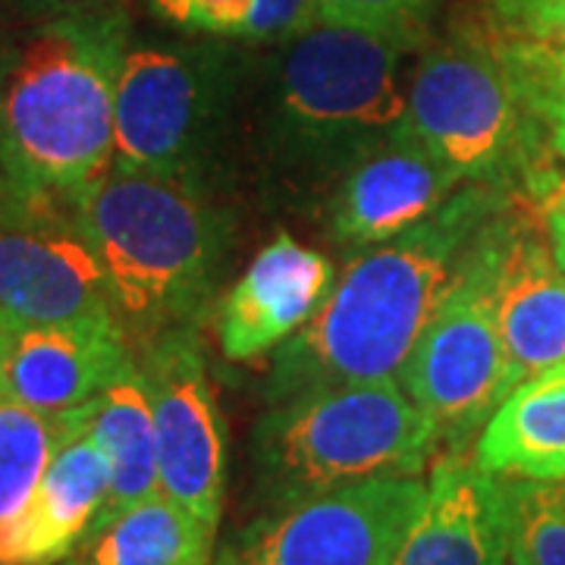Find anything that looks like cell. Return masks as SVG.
I'll list each match as a JSON object with an SVG mask.
<instances>
[{"mask_svg": "<svg viewBox=\"0 0 565 565\" xmlns=\"http://www.w3.org/2000/svg\"><path fill=\"white\" fill-rule=\"evenodd\" d=\"M478 245L399 371L405 393L434 422L449 449H462L481 434L515 386Z\"/></svg>", "mask_w": 565, "mask_h": 565, "instance_id": "obj_7", "label": "cell"}, {"mask_svg": "<svg viewBox=\"0 0 565 565\" xmlns=\"http://www.w3.org/2000/svg\"><path fill=\"white\" fill-rule=\"evenodd\" d=\"M221 88L223 61L211 47L129 44L114 98L110 167L189 182Z\"/></svg>", "mask_w": 565, "mask_h": 565, "instance_id": "obj_8", "label": "cell"}, {"mask_svg": "<svg viewBox=\"0 0 565 565\" xmlns=\"http://www.w3.org/2000/svg\"><path fill=\"white\" fill-rule=\"evenodd\" d=\"M79 412L85 430L102 446L110 462V493L98 519L102 525L104 519L161 493L154 415H151L139 362L107 390H102L92 403L82 405Z\"/></svg>", "mask_w": 565, "mask_h": 565, "instance_id": "obj_19", "label": "cell"}, {"mask_svg": "<svg viewBox=\"0 0 565 565\" xmlns=\"http://www.w3.org/2000/svg\"><path fill=\"white\" fill-rule=\"evenodd\" d=\"M493 318L515 386L565 364V270L527 233H484L478 245Z\"/></svg>", "mask_w": 565, "mask_h": 565, "instance_id": "obj_13", "label": "cell"}, {"mask_svg": "<svg viewBox=\"0 0 565 565\" xmlns=\"http://www.w3.org/2000/svg\"><path fill=\"white\" fill-rule=\"evenodd\" d=\"M424 500L422 475L323 490L258 515L211 565H393Z\"/></svg>", "mask_w": 565, "mask_h": 565, "instance_id": "obj_6", "label": "cell"}, {"mask_svg": "<svg viewBox=\"0 0 565 565\" xmlns=\"http://www.w3.org/2000/svg\"><path fill=\"white\" fill-rule=\"evenodd\" d=\"M110 493V462L82 424V412H70L54 459L29 500L0 522V565L66 563L98 525Z\"/></svg>", "mask_w": 565, "mask_h": 565, "instance_id": "obj_12", "label": "cell"}, {"mask_svg": "<svg viewBox=\"0 0 565 565\" xmlns=\"http://www.w3.org/2000/svg\"><path fill=\"white\" fill-rule=\"evenodd\" d=\"M475 465L497 478L565 481V364L512 386L475 440Z\"/></svg>", "mask_w": 565, "mask_h": 565, "instance_id": "obj_18", "label": "cell"}, {"mask_svg": "<svg viewBox=\"0 0 565 565\" xmlns=\"http://www.w3.org/2000/svg\"><path fill=\"white\" fill-rule=\"evenodd\" d=\"M456 180L412 132L371 151L345 170L337 189L330 226L333 236L352 248H371L403 236L452 195Z\"/></svg>", "mask_w": 565, "mask_h": 565, "instance_id": "obj_16", "label": "cell"}, {"mask_svg": "<svg viewBox=\"0 0 565 565\" xmlns=\"http://www.w3.org/2000/svg\"><path fill=\"white\" fill-rule=\"evenodd\" d=\"M167 22L217 39L289 41L321 22L315 0H151Z\"/></svg>", "mask_w": 565, "mask_h": 565, "instance_id": "obj_21", "label": "cell"}, {"mask_svg": "<svg viewBox=\"0 0 565 565\" xmlns=\"http://www.w3.org/2000/svg\"><path fill=\"white\" fill-rule=\"evenodd\" d=\"M500 10L565 57V0H500Z\"/></svg>", "mask_w": 565, "mask_h": 565, "instance_id": "obj_25", "label": "cell"}, {"mask_svg": "<svg viewBox=\"0 0 565 565\" xmlns=\"http://www.w3.org/2000/svg\"><path fill=\"white\" fill-rule=\"evenodd\" d=\"M280 44L274 132L282 154L349 170L408 132L399 76L408 44L323 20Z\"/></svg>", "mask_w": 565, "mask_h": 565, "instance_id": "obj_5", "label": "cell"}, {"mask_svg": "<svg viewBox=\"0 0 565 565\" xmlns=\"http://www.w3.org/2000/svg\"><path fill=\"white\" fill-rule=\"evenodd\" d=\"M217 527L154 493L104 519L66 565H211Z\"/></svg>", "mask_w": 565, "mask_h": 565, "instance_id": "obj_20", "label": "cell"}, {"mask_svg": "<svg viewBox=\"0 0 565 565\" xmlns=\"http://www.w3.org/2000/svg\"><path fill=\"white\" fill-rule=\"evenodd\" d=\"M7 345H10V327L0 321V403L7 399Z\"/></svg>", "mask_w": 565, "mask_h": 565, "instance_id": "obj_29", "label": "cell"}, {"mask_svg": "<svg viewBox=\"0 0 565 565\" xmlns=\"http://www.w3.org/2000/svg\"><path fill=\"white\" fill-rule=\"evenodd\" d=\"M126 10L22 22L0 35V185L73 195L114 158Z\"/></svg>", "mask_w": 565, "mask_h": 565, "instance_id": "obj_2", "label": "cell"}, {"mask_svg": "<svg viewBox=\"0 0 565 565\" xmlns=\"http://www.w3.org/2000/svg\"><path fill=\"white\" fill-rule=\"evenodd\" d=\"M122 327L173 330L207 296L221 226L192 182L107 167L66 195Z\"/></svg>", "mask_w": 565, "mask_h": 565, "instance_id": "obj_3", "label": "cell"}, {"mask_svg": "<svg viewBox=\"0 0 565 565\" xmlns=\"http://www.w3.org/2000/svg\"><path fill=\"white\" fill-rule=\"evenodd\" d=\"M95 318L117 308L70 202L0 185V321L17 330Z\"/></svg>", "mask_w": 565, "mask_h": 565, "instance_id": "obj_9", "label": "cell"}, {"mask_svg": "<svg viewBox=\"0 0 565 565\" xmlns=\"http://www.w3.org/2000/svg\"><path fill=\"white\" fill-rule=\"evenodd\" d=\"M408 132L456 180H481L503 163L515 136V85L481 39L456 35L424 51L405 88Z\"/></svg>", "mask_w": 565, "mask_h": 565, "instance_id": "obj_10", "label": "cell"}, {"mask_svg": "<svg viewBox=\"0 0 565 565\" xmlns=\"http://www.w3.org/2000/svg\"><path fill=\"white\" fill-rule=\"evenodd\" d=\"M333 286V262L289 233L258 252L217 311L223 359L252 362L296 337Z\"/></svg>", "mask_w": 565, "mask_h": 565, "instance_id": "obj_15", "label": "cell"}, {"mask_svg": "<svg viewBox=\"0 0 565 565\" xmlns=\"http://www.w3.org/2000/svg\"><path fill=\"white\" fill-rule=\"evenodd\" d=\"M487 214L484 192L462 189L427 221L349 262L315 318L280 345L267 377L270 405L323 386L399 381L422 330L484 236Z\"/></svg>", "mask_w": 565, "mask_h": 565, "instance_id": "obj_1", "label": "cell"}, {"mask_svg": "<svg viewBox=\"0 0 565 565\" xmlns=\"http://www.w3.org/2000/svg\"><path fill=\"white\" fill-rule=\"evenodd\" d=\"M139 371L154 415L161 493L217 527L226 484V446L202 345L185 327L163 330L145 345Z\"/></svg>", "mask_w": 565, "mask_h": 565, "instance_id": "obj_11", "label": "cell"}, {"mask_svg": "<svg viewBox=\"0 0 565 565\" xmlns=\"http://www.w3.org/2000/svg\"><path fill=\"white\" fill-rule=\"evenodd\" d=\"M323 22L355 25L377 35L403 41L408 47L422 44L430 20L444 0H315Z\"/></svg>", "mask_w": 565, "mask_h": 565, "instance_id": "obj_24", "label": "cell"}, {"mask_svg": "<svg viewBox=\"0 0 565 565\" xmlns=\"http://www.w3.org/2000/svg\"><path fill=\"white\" fill-rule=\"evenodd\" d=\"M126 0H0L10 13L20 20H57V17H76V13H102V10H126Z\"/></svg>", "mask_w": 565, "mask_h": 565, "instance_id": "obj_26", "label": "cell"}, {"mask_svg": "<svg viewBox=\"0 0 565 565\" xmlns=\"http://www.w3.org/2000/svg\"><path fill=\"white\" fill-rule=\"evenodd\" d=\"M553 73H550V88H546V102H550V114H553V122H556V136H559V145L565 148V57L563 54H553Z\"/></svg>", "mask_w": 565, "mask_h": 565, "instance_id": "obj_27", "label": "cell"}, {"mask_svg": "<svg viewBox=\"0 0 565 565\" xmlns=\"http://www.w3.org/2000/svg\"><path fill=\"white\" fill-rule=\"evenodd\" d=\"M440 434L399 381L299 393L255 427V478L267 505H286L371 478L422 475Z\"/></svg>", "mask_w": 565, "mask_h": 565, "instance_id": "obj_4", "label": "cell"}, {"mask_svg": "<svg viewBox=\"0 0 565 565\" xmlns=\"http://www.w3.org/2000/svg\"><path fill=\"white\" fill-rule=\"evenodd\" d=\"M546 236H550V248L556 262L565 270V192H559L546 207Z\"/></svg>", "mask_w": 565, "mask_h": 565, "instance_id": "obj_28", "label": "cell"}, {"mask_svg": "<svg viewBox=\"0 0 565 565\" xmlns=\"http://www.w3.org/2000/svg\"><path fill=\"white\" fill-rule=\"evenodd\" d=\"M393 565H509L505 478L459 456L434 465L427 500Z\"/></svg>", "mask_w": 565, "mask_h": 565, "instance_id": "obj_17", "label": "cell"}, {"mask_svg": "<svg viewBox=\"0 0 565 565\" xmlns=\"http://www.w3.org/2000/svg\"><path fill=\"white\" fill-rule=\"evenodd\" d=\"M509 565H565V481L505 478Z\"/></svg>", "mask_w": 565, "mask_h": 565, "instance_id": "obj_23", "label": "cell"}, {"mask_svg": "<svg viewBox=\"0 0 565 565\" xmlns=\"http://www.w3.org/2000/svg\"><path fill=\"white\" fill-rule=\"evenodd\" d=\"M132 364L120 318L17 327L7 345V399L66 415L92 403Z\"/></svg>", "mask_w": 565, "mask_h": 565, "instance_id": "obj_14", "label": "cell"}, {"mask_svg": "<svg viewBox=\"0 0 565 565\" xmlns=\"http://www.w3.org/2000/svg\"><path fill=\"white\" fill-rule=\"evenodd\" d=\"M61 565H66V563H61Z\"/></svg>", "mask_w": 565, "mask_h": 565, "instance_id": "obj_30", "label": "cell"}, {"mask_svg": "<svg viewBox=\"0 0 565 565\" xmlns=\"http://www.w3.org/2000/svg\"><path fill=\"white\" fill-rule=\"evenodd\" d=\"M66 430L70 412L44 415L13 399L0 403V522L29 500Z\"/></svg>", "mask_w": 565, "mask_h": 565, "instance_id": "obj_22", "label": "cell"}]
</instances>
